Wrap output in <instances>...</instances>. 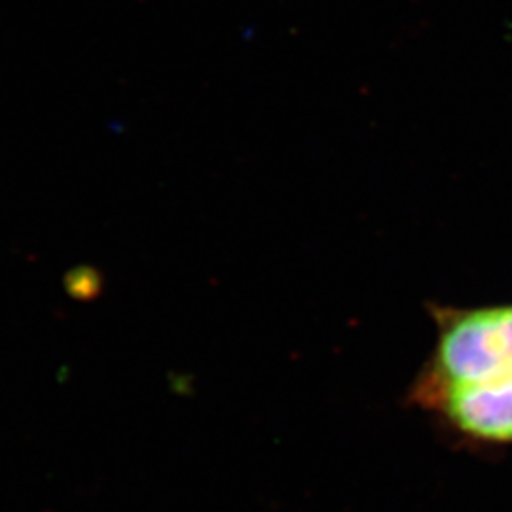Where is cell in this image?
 Segmentation results:
<instances>
[{"label": "cell", "mask_w": 512, "mask_h": 512, "mask_svg": "<svg viewBox=\"0 0 512 512\" xmlns=\"http://www.w3.org/2000/svg\"><path fill=\"white\" fill-rule=\"evenodd\" d=\"M414 403L435 414L458 439L476 446H512V374L442 389Z\"/></svg>", "instance_id": "cell-2"}, {"label": "cell", "mask_w": 512, "mask_h": 512, "mask_svg": "<svg viewBox=\"0 0 512 512\" xmlns=\"http://www.w3.org/2000/svg\"><path fill=\"white\" fill-rule=\"evenodd\" d=\"M437 342L410 399L442 389L484 384L512 374V304L433 308Z\"/></svg>", "instance_id": "cell-1"}]
</instances>
